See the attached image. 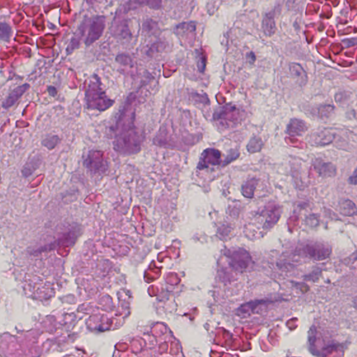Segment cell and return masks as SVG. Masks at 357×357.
Here are the masks:
<instances>
[{"label": "cell", "instance_id": "9", "mask_svg": "<svg viewBox=\"0 0 357 357\" xmlns=\"http://www.w3.org/2000/svg\"><path fill=\"white\" fill-rule=\"evenodd\" d=\"M30 88V84L25 83L14 89L3 101L2 108L7 110L14 106Z\"/></svg>", "mask_w": 357, "mask_h": 357}, {"label": "cell", "instance_id": "23", "mask_svg": "<svg viewBox=\"0 0 357 357\" xmlns=\"http://www.w3.org/2000/svg\"><path fill=\"white\" fill-rule=\"evenodd\" d=\"M334 108L331 106H325L321 107L319 109V116L322 119H325V118H329L330 114L332 113L334 111Z\"/></svg>", "mask_w": 357, "mask_h": 357}, {"label": "cell", "instance_id": "1", "mask_svg": "<svg viewBox=\"0 0 357 357\" xmlns=\"http://www.w3.org/2000/svg\"><path fill=\"white\" fill-rule=\"evenodd\" d=\"M137 96L130 93L124 102L113 127V147L124 156L138 154L141 150L144 134L135 124Z\"/></svg>", "mask_w": 357, "mask_h": 357}, {"label": "cell", "instance_id": "27", "mask_svg": "<svg viewBox=\"0 0 357 357\" xmlns=\"http://www.w3.org/2000/svg\"><path fill=\"white\" fill-rule=\"evenodd\" d=\"M47 91L48 92H49V95H50L51 97H55L56 95H57V89H56L55 87H53V86H49V87H48Z\"/></svg>", "mask_w": 357, "mask_h": 357}, {"label": "cell", "instance_id": "18", "mask_svg": "<svg viewBox=\"0 0 357 357\" xmlns=\"http://www.w3.org/2000/svg\"><path fill=\"white\" fill-rule=\"evenodd\" d=\"M264 143L260 138L258 136H253L250 140L249 143L247 145V150L248 152L253 154V153L259 152L262 150Z\"/></svg>", "mask_w": 357, "mask_h": 357}, {"label": "cell", "instance_id": "4", "mask_svg": "<svg viewBox=\"0 0 357 357\" xmlns=\"http://www.w3.org/2000/svg\"><path fill=\"white\" fill-rule=\"evenodd\" d=\"M84 166L93 175H104L109 169V162L104 151L92 150L84 159Z\"/></svg>", "mask_w": 357, "mask_h": 357}, {"label": "cell", "instance_id": "29", "mask_svg": "<svg viewBox=\"0 0 357 357\" xmlns=\"http://www.w3.org/2000/svg\"><path fill=\"white\" fill-rule=\"evenodd\" d=\"M248 60L249 63H254V62H256V55H255V54L253 53V52H250V53L248 55Z\"/></svg>", "mask_w": 357, "mask_h": 357}, {"label": "cell", "instance_id": "6", "mask_svg": "<svg viewBox=\"0 0 357 357\" xmlns=\"http://www.w3.org/2000/svg\"><path fill=\"white\" fill-rule=\"evenodd\" d=\"M106 25V17L104 16H96L92 17L89 23L88 35L86 38L85 46H92L94 43L98 41L103 35Z\"/></svg>", "mask_w": 357, "mask_h": 357}, {"label": "cell", "instance_id": "26", "mask_svg": "<svg viewBox=\"0 0 357 357\" xmlns=\"http://www.w3.org/2000/svg\"><path fill=\"white\" fill-rule=\"evenodd\" d=\"M349 184L356 186L357 185V167L348 178Z\"/></svg>", "mask_w": 357, "mask_h": 357}, {"label": "cell", "instance_id": "5", "mask_svg": "<svg viewBox=\"0 0 357 357\" xmlns=\"http://www.w3.org/2000/svg\"><path fill=\"white\" fill-rule=\"evenodd\" d=\"M229 266L234 270L242 272L249 267L251 262V257L249 253L243 248L232 250L227 253Z\"/></svg>", "mask_w": 357, "mask_h": 357}, {"label": "cell", "instance_id": "11", "mask_svg": "<svg viewBox=\"0 0 357 357\" xmlns=\"http://www.w3.org/2000/svg\"><path fill=\"white\" fill-rule=\"evenodd\" d=\"M87 20H88V18H85L83 21L81 22V25L78 28L77 31L73 35L72 39H71L66 49L67 55H71L73 51L77 49L81 45V41L83 38L84 33L86 32V28H87Z\"/></svg>", "mask_w": 357, "mask_h": 357}, {"label": "cell", "instance_id": "12", "mask_svg": "<svg viewBox=\"0 0 357 357\" xmlns=\"http://www.w3.org/2000/svg\"><path fill=\"white\" fill-rule=\"evenodd\" d=\"M308 130L307 123L301 119L293 118L287 127L286 133L292 136H299Z\"/></svg>", "mask_w": 357, "mask_h": 357}, {"label": "cell", "instance_id": "28", "mask_svg": "<svg viewBox=\"0 0 357 357\" xmlns=\"http://www.w3.org/2000/svg\"><path fill=\"white\" fill-rule=\"evenodd\" d=\"M343 44L345 45L346 47H350L353 45L357 44V40L355 39L345 40L343 41Z\"/></svg>", "mask_w": 357, "mask_h": 357}, {"label": "cell", "instance_id": "10", "mask_svg": "<svg viewBox=\"0 0 357 357\" xmlns=\"http://www.w3.org/2000/svg\"><path fill=\"white\" fill-rule=\"evenodd\" d=\"M313 167L319 176L322 178H334L337 173V169L334 164L323 162L321 159L315 161L313 162Z\"/></svg>", "mask_w": 357, "mask_h": 357}, {"label": "cell", "instance_id": "17", "mask_svg": "<svg viewBox=\"0 0 357 357\" xmlns=\"http://www.w3.org/2000/svg\"><path fill=\"white\" fill-rule=\"evenodd\" d=\"M290 71L294 77L297 78L299 83L301 85L304 86L307 84L308 81L307 74L300 65L296 63L290 64Z\"/></svg>", "mask_w": 357, "mask_h": 357}, {"label": "cell", "instance_id": "19", "mask_svg": "<svg viewBox=\"0 0 357 357\" xmlns=\"http://www.w3.org/2000/svg\"><path fill=\"white\" fill-rule=\"evenodd\" d=\"M258 181L256 178H253L247 181L242 186V194L245 197L252 198L254 195V191L256 189Z\"/></svg>", "mask_w": 357, "mask_h": 357}, {"label": "cell", "instance_id": "20", "mask_svg": "<svg viewBox=\"0 0 357 357\" xmlns=\"http://www.w3.org/2000/svg\"><path fill=\"white\" fill-rule=\"evenodd\" d=\"M60 143V138L58 135H47L44 140H42V145L45 147L47 148L49 150L55 149L56 146Z\"/></svg>", "mask_w": 357, "mask_h": 357}, {"label": "cell", "instance_id": "21", "mask_svg": "<svg viewBox=\"0 0 357 357\" xmlns=\"http://www.w3.org/2000/svg\"><path fill=\"white\" fill-rule=\"evenodd\" d=\"M12 35V29L9 24L2 22L0 24V39L1 41L8 42Z\"/></svg>", "mask_w": 357, "mask_h": 357}, {"label": "cell", "instance_id": "30", "mask_svg": "<svg viewBox=\"0 0 357 357\" xmlns=\"http://www.w3.org/2000/svg\"><path fill=\"white\" fill-rule=\"evenodd\" d=\"M355 306H356V307H357V296L356 298H355Z\"/></svg>", "mask_w": 357, "mask_h": 357}, {"label": "cell", "instance_id": "22", "mask_svg": "<svg viewBox=\"0 0 357 357\" xmlns=\"http://www.w3.org/2000/svg\"><path fill=\"white\" fill-rule=\"evenodd\" d=\"M196 57H197V68L200 72H205L207 65V57L205 51L200 50H196Z\"/></svg>", "mask_w": 357, "mask_h": 357}, {"label": "cell", "instance_id": "7", "mask_svg": "<svg viewBox=\"0 0 357 357\" xmlns=\"http://www.w3.org/2000/svg\"><path fill=\"white\" fill-rule=\"evenodd\" d=\"M241 111L236 106L226 105L218 108L213 114V119L216 121H227L236 124L240 121Z\"/></svg>", "mask_w": 357, "mask_h": 357}, {"label": "cell", "instance_id": "3", "mask_svg": "<svg viewBox=\"0 0 357 357\" xmlns=\"http://www.w3.org/2000/svg\"><path fill=\"white\" fill-rule=\"evenodd\" d=\"M300 256L312 260L322 261L331 256V247L323 242L310 241L301 245L299 248Z\"/></svg>", "mask_w": 357, "mask_h": 357}, {"label": "cell", "instance_id": "16", "mask_svg": "<svg viewBox=\"0 0 357 357\" xmlns=\"http://www.w3.org/2000/svg\"><path fill=\"white\" fill-rule=\"evenodd\" d=\"M262 30L264 34L267 36H272L276 30L275 19L272 12L267 13L264 16L262 21Z\"/></svg>", "mask_w": 357, "mask_h": 357}, {"label": "cell", "instance_id": "2", "mask_svg": "<svg viewBox=\"0 0 357 357\" xmlns=\"http://www.w3.org/2000/svg\"><path fill=\"white\" fill-rule=\"evenodd\" d=\"M86 106L91 111L104 112L113 106L115 101L107 95L102 87L100 78L93 75L89 80L84 92Z\"/></svg>", "mask_w": 357, "mask_h": 357}, {"label": "cell", "instance_id": "14", "mask_svg": "<svg viewBox=\"0 0 357 357\" xmlns=\"http://www.w3.org/2000/svg\"><path fill=\"white\" fill-rule=\"evenodd\" d=\"M339 211L342 216L353 217L357 215V207L353 201L345 199L339 202Z\"/></svg>", "mask_w": 357, "mask_h": 357}, {"label": "cell", "instance_id": "8", "mask_svg": "<svg viewBox=\"0 0 357 357\" xmlns=\"http://www.w3.org/2000/svg\"><path fill=\"white\" fill-rule=\"evenodd\" d=\"M221 162V153L218 149L208 148L201 154L197 169L204 170L210 166L219 165Z\"/></svg>", "mask_w": 357, "mask_h": 357}, {"label": "cell", "instance_id": "25", "mask_svg": "<svg viewBox=\"0 0 357 357\" xmlns=\"http://www.w3.org/2000/svg\"><path fill=\"white\" fill-rule=\"evenodd\" d=\"M239 156H240V154H239L238 151L234 150L231 151V152L229 153L227 157L226 158V161L223 162V165H224V166L225 165H227V164L229 163V162H231L232 161L235 160L236 159H237V158L239 157Z\"/></svg>", "mask_w": 357, "mask_h": 357}, {"label": "cell", "instance_id": "13", "mask_svg": "<svg viewBox=\"0 0 357 357\" xmlns=\"http://www.w3.org/2000/svg\"><path fill=\"white\" fill-rule=\"evenodd\" d=\"M42 162L43 158L40 154H36L30 158L22 167V174L23 177L29 178L39 168Z\"/></svg>", "mask_w": 357, "mask_h": 357}, {"label": "cell", "instance_id": "24", "mask_svg": "<svg viewBox=\"0 0 357 357\" xmlns=\"http://www.w3.org/2000/svg\"><path fill=\"white\" fill-rule=\"evenodd\" d=\"M116 60L118 63L121 64L122 65L124 66H127V65H130L132 64L131 58L130 56L127 55V54H121L116 57Z\"/></svg>", "mask_w": 357, "mask_h": 357}, {"label": "cell", "instance_id": "15", "mask_svg": "<svg viewBox=\"0 0 357 357\" xmlns=\"http://www.w3.org/2000/svg\"><path fill=\"white\" fill-rule=\"evenodd\" d=\"M334 138V135L333 134L326 130H323V131H318V133L312 135L311 143L312 144L317 145V146H323V145L332 143Z\"/></svg>", "mask_w": 357, "mask_h": 357}]
</instances>
